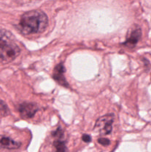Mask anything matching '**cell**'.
Returning a JSON list of instances; mask_svg holds the SVG:
<instances>
[{
    "mask_svg": "<svg viewBox=\"0 0 151 152\" xmlns=\"http://www.w3.org/2000/svg\"><path fill=\"white\" fill-rule=\"evenodd\" d=\"M48 25V17L44 12L39 10H30L21 16L18 29L23 35L40 34Z\"/></svg>",
    "mask_w": 151,
    "mask_h": 152,
    "instance_id": "6da1fadb",
    "label": "cell"
},
{
    "mask_svg": "<svg viewBox=\"0 0 151 152\" xmlns=\"http://www.w3.org/2000/svg\"><path fill=\"white\" fill-rule=\"evenodd\" d=\"M21 50L10 32L0 28V62L8 63L14 60Z\"/></svg>",
    "mask_w": 151,
    "mask_h": 152,
    "instance_id": "7a4b0ae2",
    "label": "cell"
},
{
    "mask_svg": "<svg viewBox=\"0 0 151 152\" xmlns=\"http://www.w3.org/2000/svg\"><path fill=\"white\" fill-rule=\"evenodd\" d=\"M114 121V114H109L102 116L96 121L94 131L101 135H108L112 132L113 123Z\"/></svg>",
    "mask_w": 151,
    "mask_h": 152,
    "instance_id": "3957f363",
    "label": "cell"
},
{
    "mask_svg": "<svg viewBox=\"0 0 151 152\" xmlns=\"http://www.w3.org/2000/svg\"><path fill=\"white\" fill-rule=\"evenodd\" d=\"M142 34V29L139 25H133L129 29L126 37V41L123 43V45L126 47L134 48L141 39Z\"/></svg>",
    "mask_w": 151,
    "mask_h": 152,
    "instance_id": "277c9868",
    "label": "cell"
},
{
    "mask_svg": "<svg viewBox=\"0 0 151 152\" xmlns=\"http://www.w3.org/2000/svg\"><path fill=\"white\" fill-rule=\"evenodd\" d=\"M38 107L36 104L30 102H24L19 105V111L21 117L24 119L32 118L38 111Z\"/></svg>",
    "mask_w": 151,
    "mask_h": 152,
    "instance_id": "5b68a950",
    "label": "cell"
},
{
    "mask_svg": "<svg viewBox=\"0 0 151 152\" xmlns=\"http://www.w3.org/2000/svg\"><path fill=\"white\" fill-rule=\"evenodd\" d=\"M65 68L62 63L58 64L55 67L53 73V78L54 79L55 81L59 85L65 87H69V85L67 83V80L65 77Z\"/></svg>",
    "mask_w": 151,
    "mask_h": 152,
    "instance_id": "8992f818",
    "label": "cell"
},
{
    "mask_svg": "<svg viewBox=\"0 0 151 152\" xmlns=\"http://www.w3.org/2000/svg\"><path fill=\"white\" fill-rule=\"evenodd\" d=\"M22 145L20 142L14 140L9 137L0 135V148L3 149L13 150L18 149Z\"/></svg>",
    "mask_w": 151,
    "mask_h": 152,
    "instance_id": "52a82bcc",
    "label": "cell"
},
{
    "mask_svg": "<svg viewBox=\"0 0 151 152\" xmlns=\"http://www.w3.org/2000/svg\"><path fill=\"white\" fill-rule=\"evenodd\" d=\"M53 145L55 148V152H67L66 142L63 138H56Z\"/></svg>",
    "mask_w": 151,
    "mask_h": 152,
    "instance_id": "ba28073f",
    "label": "cell"
},
{
    "mask_svg": "<svg viewBox=\"0 0 151 152\" xmlns=\"http://www.w3.org/2000/svg\"><path fill=\"white\" fill-rule=\"evenodd\" d=\"M9 113H10V111H9L8 107L7 106L5 102L0 99V118L6 117L8 115Z\"/></svg>",
    "mask_w": 151,
    "mask_h": 152,
    "instance_id": "9c48e42d",
    "label": "cell"
},
{
    "mask_svg": "<svg viewBox=\"0 0 151 152\" xmlns=\"http://www.w3.org/2000/svg\"><path fill=\"white\" fill-rule=\"evenodd\" d=\"M52 136L54 138H64V132L62 129V128L59 127L51 133Z\"/></svg>",
    "mask_w": 151,
    "mask_h": 152,
    "instance_id": "30bf717a",
    "label": "cell"
},
{
    "mask_svg": "<svg viewBox=\"0 0 151 152\" xmlns=\"http://www.w3.org/2000/svg\"><path fill=\"white\" fill-rule=\"evenodd\" d=\"M98 142H99L100 145H103V146H107V145H109L110 144V141L109 139L103 137L98 139Z\"/></svg>",
    "mask_w": 151,
    "mask_h": 152,
    "instance_id": "8fae6325",
    "label": "cell"
},
{
    "mask_svg": "<svg viewBox=\"0 0 151 152\" xmlns=\"http://www.w3.org/2000/svg\"><path fill=\"white\" fill-rule=\"evenodd\" d=\"M81 139H82V140L84 141V142H86V143H89V142H91L92 140V138L91 137H90V135L86 134H84L82 135Z\"/></svg>",
    "mask_w": 151,
    "mask_h": 152,
    "instance_id": "7c38bea8",
    "label": "cell"
},
{
    "mask_svg": "<svg viewBox=\"0 0 151 152\" xmlns=\"http://www.w3.org/2000/svg\"><path fill=\"white\" fill-rule=\"evenodd\" d=\"M23 2H25V4H30V3H35L37 1H40V0H22Z\"/></svg>",
    "mask_w": 151,
    "mask_h": 152,
    "instance_id": "4fadbf2b",
    "label": "cell"
}]
</instances>
